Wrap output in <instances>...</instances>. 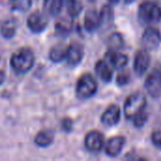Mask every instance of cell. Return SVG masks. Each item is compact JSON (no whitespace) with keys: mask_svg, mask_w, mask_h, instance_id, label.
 I'll use <instances>...</instances> for the list:
<instances>
[{"mask_svg":"<svg viewBox=\"0 0 161 161\" xmlns=\"http://www.w3.org/2000/svg\"><path fill=\"white\" fill-rule=\"evenodd\" d=\"M105 59L112 66V68L121 70L125 68L128 62V58L126 55L119 53L118 51L108 50L106 54Z\"/></svg>","mask_w":161,"mask_h":161,"instance_id":"13","label":"cell"},{"mask_svg":"<svg viewBox=\"0 0 161 161\" xmlns=\"http://www.w3.org/2000/svg\"><path fill=\"white\" fill-rule=\"evenodd\" d=\"M161 41V36L159 31L155 27H147L142 36V42L146 50L156 49Z\"/></svg>","mask_w":161,"mask_h":161,"instance_id":"9","label":"cell"},{"mask_svg":"<svg viewBox=\"0 0 161 161\" xmlns=\"http://www.w3.org/2000/svg\"><path fill=\"white\" fill-rule=\"evenodd\" d=\"M63 7V0H44L43 8L44 10L53 16L58 15Z\"/></svg>","mask_w":161,"mask_h":161,"instance_id":"18","label":"cell"},{"mask_svg":"<svg viewBox=\"0 0 161 161\" xmlns=\"http://www.w3.org/2000/svg\"><path fill=\"white\" fill-rule=\"evenodd\" d=\"M84 143H85V147L90 152H93V153L99 152L105 146L104 136L99 131L92 130L86 135Z\"/></svg>","mask_w":161,"mask_h":161,"instance_id":"7","label":"cell"},{"mask_svg":"<svg viewBox=\"0 0 161 161\" xmlns=\"http://www.w3.org/2000/svg\"><path fill=\"white\" fill-rule=\"evenodd\" d=\"M0 58H1V56H0Z\"/></svg>","mask_w":161,"mask_h":161,"instance_id":"31","label":"cell"},{"mask_svg":"<svg viewBox=\"0 0 161 161\" xmlns=\"http://www.w3.org/2000/svg\"><path fill=\"white\" fill-rule=\"evenodd\" d=\"M139 17L144 24H157L161 20L160 7L151 1L143 2L139 8Z\"/></svg>","mask_w":161,"mask_h":161,"instance_id":"4","label":"cell"},{"mask_svg":"<svg viewBox=\"0 0 161 161\" xmlns=\"http://www.w3.org/2000/svg\"><path fill=\"white\" fill-rule=\"evenodd\" d=\"M84 57V47L79 42H72L68 45L66 60L71 66H75L82 60Z\"/></svg>","mask_w":161,"mask_h":161,"instance_id":"10","label":"cell"},{"mask_svg":"<svg viewBox=\"0 0 161 161\" xmlns=\"http://www.w3.org/2000/svg\"><path fill=\"white\" fill-rule=\"evenodd\" d=\"M145 89L152 97H158L161 93V70L154 69L145 80Z\"/></svg>","mask_w":161,"mask_h":161,"instance_id":"5","label":"cell"},{"mask_svg":"<svg viewBox=\"0 0 161 161\" xmlns=\"http://www.w3.org/2000/svg\"><path fill=\"white\" fill-rule=\"evenodd\" d=\"M95 73L97 76L104 82H109L113 76L112 66L106 60H99L95 65Z\"/></svg>","mask_w":161,"mask_h":161,"instance_id":"15","label":"cell"},{"mask_svg":"<svg viewBox=\"0 0 161 161\" xmlns=\"http://www.w3.org/2000/svg\"><path fill=\"white\" fill-rule=\"evenodd\" d=\"M35 62L34 53L31 49L23 47L15 51L10 58V66L18 74H25L31 70Z\"/></svg>","mask_w":161,"mask_h":161,"instance_id":"1","label":"cell"},{"mask_svg":"<svg viewBox=\"0 0 161 161\" xmlns=\"http://www.w3.org/2000/svg\"><path fill=\"white\" fill-rule=\"evenodd\" d=\"M62 128L65 131H70L72 129V125H73V122L69 119V118H65L62 121Z\"/></svg>","mask_w":161,"mask_h":161,"instance_id":"28","label":"cell"},{"mask_svg":"<svg viewBox=\"0 0 161 161\" xmlns=\"http://www.w3.org/2000/svg\"><path fill=\"white\" fill-rule=\"evenodd\" d=\"M150 61L151 58L148 53V50L142 49L137 52L134 59V71L136 75L139 76L143 75L149 68Z\"/></svg>","mask_w":161,"mask_h":161,"instance_id":"8","label":"cell"},{"mask_svg":"<svg viewBox=\"0 0 161 161\" xmlns=\"http://www.w3.org/2000/svg\"><path fill=\"white\" fill-rule=\"evenodd\" d=\"M116 81H117L118 85H120V86L125 85V84H127L130 81V75H129L128 73L123 72V73H121V74L118 75Z\"/></svg>","mask_w":161,"mask_h":161,"instance_id":"27","label":"cell"},{"mask_svg":"<svg viewBox=\"0 0 161 161\" xmlns=\"http://www.w3.org/2000/svg\"><path fill=\"white\" fill-rule=\"evenodd\" d=\"M100 16H101V20H102V23H109L113 20L114 18V12H113V9L110 6H104L102 8V10L100 12Z\"/></svg>","mask_w":161,"mask_h":161,"instance_id":"24","label":"cell"},{"mask_svg":"<svg viewBox=\"0 0 161 161\" xmlns=\"http://www.w3.org/2000/svg\"><path fill=\"white\" fill-rule=\"evenodd\" d=\"M146 97L141 92L129 95L124 105V112L127 119H133L140 112L143 111L146 107Z\"/></svg>","mask_w":161,"mask_h":161,"instance_id":"3","label":"cell"},{"mask_svg":"<svg viewBox=\"0 0 161 161\" xmlns=\"http://www.w3.org/2000/svg\"><path fill=\"white\" fill-rule=\"evenodd\" d=\"M72 28V21L70 19H60L56 23V31L60 36H67Z\"/></svg>","mask_w":161,"mask_h":161,"instance_id":"21","label":"cell"},{"mask_svg":"<svg viewBox=\"0 0 161 161\" xmlns=\"http://www.w3.org/2000/svg\"><path fill=\"white\" fill-rule=\"evenodd\" d=\"M54 141V132L52 130H42L35 137V143L40 147H47Z\"/></svg>","mask_w":161,"mask_h":161,"instance_id":"17","label":"cell"},{"mask_svg":"<svg viewBox=\"0 0 161 161\" xmlns=\"http://www.w3.org/2000/svg\"><path fill=\"white\" fill-rule=\"evenodd\" d=\"M108 2H110V3H112V4H117L120 0H108Z\"/></svg>","mask_w":161,"mask_h":161,"instance_id":"30","label":"cell"},{"mask_svg":"<svg viewBox=\"0 0 161 161\" xmlns=\"http://www.w3.org/2000/svg\"><path fill=\"white\" fill-rule=\"evenodd\" d=\"M10 3L14 9L20 11H26L31 7V0H10Z\"/></svg>","mask_w":161,"mask_h":161,"instance_id":"23","label":"cell"},{"mask_svg":"<svg viewBox=\"0 0 161 161\" xmlns=\"http://www.w3.org/2000/svg\"><path fill=\"white\" fill-rule=\"evenodd\" d=\"M102 20L100 13H98L95 9H90L86 12L84 18V26L85 29L89 32L95 31L101 25Z\"/></svg>","mask_w":161,"mask_h":161,"instance_id":"14","label":"cell"},{"mask_svg":"<svg viewBox=\"0 0 161 161\" xmlns=\"http://www.w3.org/2000/svg\"><path fill=\"white\" fill-rule=\"evenodd\" d=\"M147 119H148V116H147L146 112L143 110V111L140 112L138 115H136L132 120H133L134 125L136 127H142V126H143L145 125Z\"/></svg>","mask_w":161,"mask_h":161,"instance_id":"25","label":"cell"},{"mask_svg":"<svg viewBox=\"0 0 161 161\" xmlns=\"http://www.w3.org/2000/svg\"><path fill=\"white\" fill-rule=\"evenodd\" d=\"M67 50H68V45L64 44L63 42H59L54 45L49 52L50 60L55 63L63 60L64 58H66Z\"/></svg>","mask_w":161,"mask_h":161,"instance_id":"16","label":"cell"},{"mask_svg":"<svg viewBox=\"0 0 161 161\" xmlns=\"http://www.w3.org/2000/svg\"><path fill=\"white\" fill-rule=\"evenodd\" d=\"M125 139L122 136H116L108 141L105 145V152L108 157L115 158L119 156L125 146Z\"/></svg>","mask_w":161,"mask_h":161,"instance_id":"11","label":"cell"},{"mask_svg":"<svg viewBox=\"0 0 161 161\" xmlns=\"http://www.w3.org/2000/svg\"><path fill=\"white\" fill-rule=\"evenodd\" d=\"M152 142L156 147L161 149V129H157L152 133Z\"/></svg>","mask_w":161,"mask_h":161,"instance_id":"26","label":"cell"},{"mask_svg":"<svg viewBox=\"0 0 161 161\" xmlns=\"http://www.w3.org/2000/svg\"><path fill=\"white\" fill-rule=\"evenodd\" d=\"M27 27L34 33L42 32L47 26V19L44 14L39 10L32 12L26 20Z\"/></svg>","mask_w":161,"mask_h":161,"instance_id":"6","label":"cell"},{"mask_svg":"<svg viewBox=\"0 0 161 161\" xmlns=\"http://www.w3.org/2000/svg\"><path fill=\"white\" fill-rule=\"evenodd\" d=\"M120 119H121V110L119 106L111 105L102 114L101 122L107 126H113L120 122Z\"/></svg>","mask_w":161,"mask_h":161,"instance_id":"12","label":"cell"},{"mask_svg":"<svg viewBox=\"0 0 161 161\" xmlns=\"http://www.w3.org/2000/svg\"><path fill=\"white\" fill-rule=\"evenodd\" d=\"M63 5L66 6L68 14L71 17H76L81 12L83 6L78 0H63Z\"/></svg>","mask_w":161,"mask_h":161,"instance_id":"19","label":"cell"},{"mask_svg":"<svg viewBox=\"0 0 161 161\" xmlns=\"http://www.w3.org/2000/svg\"><path fill=\"white\" fill-rule=\"evenodd\" d=\"M5 78H6V74L3 70H0V85L5 81Z\"/></svg>","mask_w":161,"mask_h":161,"instance_id":"29","label":"cell"},{"mask_svg":"<svg viewBox=\"0 0 161 161\" xmlns=\"http://www.w3.org/2000/svg\"><path fill=\"white\" fill-rule=\"evenodd\" d=\"M15 32H16V26L14 22L11 20L4 22L0 26V33L6 39L12 38L15 35Z\"/></svg>","mask_w":161,"mask_h":161,"instance_id":"20","label":"cell"},{"mask_svg":"<svg viewBox=\"0 0 161 161\" xmlns=\"http://www.w3.org/2000/svg\"><path fill=\"white\" fill-rule=\"evenodd\" d=\"M123 46H124V40H123L122 35L120 33H113L108 39L109 50L118 51L122 49Z\"/></svg>","mask_w":161,"mask_h":161,"instance_id":"22","label":"cell"},{"mask_svg":"<svg viewBox=\"0 0 161 161\" xmlns=\"http://www.w3.org/2000/svg\"><path fill=\"white\" fill-rule=\"evenodd\" d=\"M98 89L95 78L89 73L83 74L77 80L75 86V93L79 99L85 100L93 96Z\"/></svg>","mask_w":161,"mask_h":161,"instance_id":"2","label":"cell"}]
</instances>
